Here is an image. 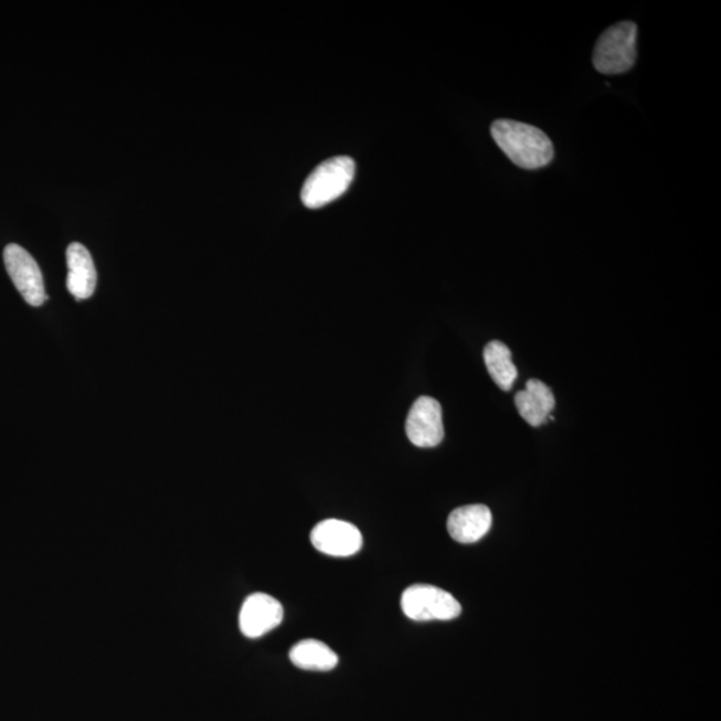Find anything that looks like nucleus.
<instances>
[{
  "instance_id": "f03ea898",
  "label": "nucleus",
  "mask_w": 721,
  "mask_h": 721,
  "mask_svg": "<svg viewBox=\"0 0 721 721\" xmlns=\"http://www.w3.org/2000/svg\"><path fill=\"white\" fill-rule=\"evenodd\" d=\"M356 174V163L350 157H335L318 165L306 178L301 191L304 205L320 209L347 193Z\"/></svg>"
},
{
  "instance_id": "7ed1b4c3",
  "label": "nucleus",
  "mask_w": 721,
  "mask_h": 721,
  "mask_svg": "<svg viewBox=\"0 0 721 721\" xmlns=\"http://www.w3.org/2000/svg\"><path fill=\"white\" fill-rule=\"evenodd\" d=\"M637 25L622 22L605 30L593 51V66L598 73L616 75L627 73L637 60Z\"/></svg>"
},
{
  "instance_id": "20e7f679",
  "label": "nucleus",
  "mask_w": 721,
  "mask_h": 721,
  "mask_svg": "<svg viewBox=\"0 0 721 721\" xmlns=\"http://www.w3.org/2000/svg\"><path fill=\"white\" fill-rule=\"evenodd\" d=\"M401 608L414 622L453 621L462 615V604L438 586L412 585L401 597Z\"/></svg>"
},
{
  "instance_id": "f8f14e48",
  "label": "nucleus",
  "mask_w": 721,
  "mask_h": 721,
  "mask_svg": "<svg viewBox=\"0 0 721 721\" xmlns=\"http://www.w3.org/2000/svg\"><path fill=\"white\" fill-rule=\"evenodd\" d=\"M293 665L306 671L327 672L335 669L338 665V656L327 644L308 639L296 644L289 654Z\"/></svg>"
},
{
  "instance_id": "0eeeda50",
  "label": "nucleus",
  "mask_w": 721,
  "mask_h": 721,
  "mask_svg": "<svg viewBox=\"0 0 721 721\" xmlns=\"http://www.w3.org/2000/svg\"><path fill=\"white\" fill-rule=\"evenodd\" d=\"M312 547L329 556H353L362 548L360 529L342 520H324L310 533Z\"/></svg>"
},
{
  "instance_id": "ddd939ff",
  "label": "nucleus",
  "mask_w": 721,
  "mask_h": 721,
  "mask_svg": "<svg viewBox=\"0 0 721 721\" xmlns=\"http://www.w3.org/2000/svg\"><path fill=\"white\" fill-rule=\"evenodd\" d=\"M485 365L490 378L502 391H510L517 379V369L512 361V353L506 343L492 341L484 350Z\"/></svg>"
},
{
  "instance_id": "1a4fd4ad",
  "label": "nucleus",
  "mask_w": 721,
  "mask_h": 721,
  "mask_svg": "<svg viewBox=\"0 0 721 721\" xmlns=\"http://www.w3.org/2000/svg\"><path fill=\"white\" fill-rule=\"evenodd\" d=\"M492 520V512L481 503L457 508L449 516L448 532L462 544H474L489 532Z\"/></svg>"
},
{
  "instance_id": "39448f33",
  "label": "nucleus",
  "mask_w": 721,
  "mask_h": 721,
  "mask_svg": "<svg viewBox=\"0 0 721 721\" xmlns=\"http://www.w3.org/2000/svg\"><path fill=\"white\" fill-rule=\"evenodd\" d=\"M6 269L24 301L41 306L47 301L46 290L40 266L23 247L11 244L3 253Z\"/></svg>"
},
{
  "instance_id": "9d476101",
  "label": "nucleus",
  "mask_w": 721,
  "mask_h": 721,
  "mask_svg": "<svg viewBox=\"0 0 721 721\" xmlns=\"http://www.w3.org/2000/svg\"><path fill=\"white\" fill-rule=\"evenodd\" d=\"M67 290L78 301L91 298L97 286V271H95L92 254L78 242L67 247Z\"/></svg>"
},
{
  "instance_id": "f257e3e1",
  "label": "nucleus",
  "mask_w": 721,
  "mask_h": 721,
  "mask_svg": "<svg viewBox=\"0 0 721 721\" xmlns=\"http://www.w3.org/2000/svg\"><path fill=\"white\" fill-rule=\"evenodd\" d=\"M490 132L503 155L521 169H541L552 162V140L538 127L517 120L499 119L490 127Z\"/></svg>"
},
{
  "instance_id": "423d86ee",
  "label": "nucleus",
  "mask_w": 721,
  "mask_h": 721,
  "mask_svg": "<svg viewBox=\"0 0 721 721\" xmlns=\"http://www.w3.org/2000/svg\"><path fill=\"white\" fill-rule=\"evenodd\" d=\"M406 435L418 448H435L442 444L443 410L437 400L423 395L414 401L406 418Z\"/></svg>"
},
{
  "instance_id": "9b49d317",
  "label": "nucleus",
  "mask_w": 721,
  "mask_h": 721,
  "mask_svg": "<svg viewBox=\"0 0 721 721\" xmlns=\"http://www.w3.org/2000/svg\"><path fill=\"white\" fill-rule=\"evenodd\" d=\"M515 401L517 411L529 425L540 426L547 418H553L551 413L556 401L550 386L540 380H529L526 391L517 393Z\"/></svg>"
},
{
  "instance_id": "6e6552de",
  "label": "nucleus",
  "mask_w": 721,
  "mask_h": 721,
  "mask_svg": "<svg viewBox=\"0 0 721 721\" xmlns=\"http://www.w3.org/2000/svg\"><path fill=\"white\" fill-rule=\"evenodd\" d=\"M283 621V605L265 593L248 596L240 612V628L242 634L251 639H258L267 632L276 629Z\"/></svg>"
}]
</instances>
